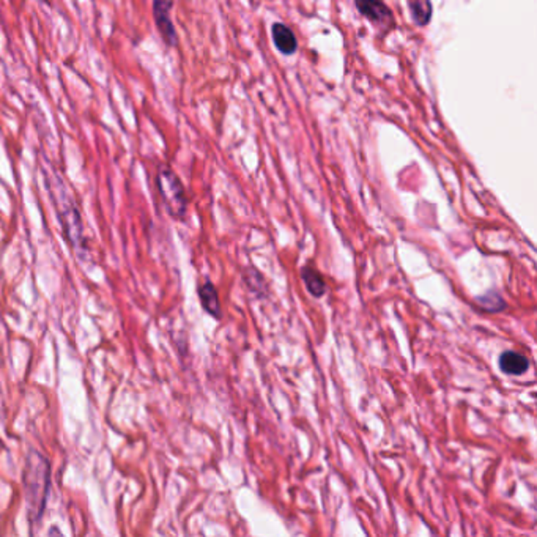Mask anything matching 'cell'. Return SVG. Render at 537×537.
<instances>
[{
    "label": "cell",
    "mask_w": 537,
    "mask_h": 537,
    "mask_svg": "<svg viewBox=\"0 0 537 537\" xmlns=\"http://www.w3.org/2000/svg\"><path fill=\"white\" fill-rule=\"evenodd\" d=\"M51 465L43 454L30 451L25 462L24 471V489H25V504L27 517L34 531L38 523H41L43 512H45L49 482H51Z\"/></svg>",
    "instance_id": "1"
},
{
    "label": "cell",
    "mask_w": 537,
    "mask_h": 537,
    "mask_svg": "<svg viewBox=\"0 0 537 537\" xmlns=\"http://www.w3.org/2000/svg\"><path fill=\"white\" fill-rule=\"evenodd\" d=\"M156 185L169 215L175 219H182L186 215L188 200H186L185 188L177 175H175L171 169L162 167L161 171L158 172Z\"/></svg>",
    "instance_id": "2"
},
{
    "label": "cell",
    "mask_w": 537,
    "mask_h": 537,
    "mask_svg": "<svg viewBox=\"0 0 537 537\" xmlns=\"http://www.w3.org/2000/svg\"><path fill=\"white\" fill-rule=\"evenodd\" d=\"M56 196V204L59 218L62 221L63 233L67 237L68 243L73 246L74 249H84L85 240H84V230H82V221H81V213L76 207L74 200L67 196L63 191H60V194Z\"/></svg>",
    "instance_id": "3"
},
{
    "label": "cell",
    "mask_w": 537,
    "mask_h": 537,
    "mask_svg": "<svg viewBox=\"0 0 537 537\" xmlns=\"http://www.w3.org/2000/svg\"><path fill=\"white\" fill-rule=\"evenodd\" d=\"M173 0H153V16H155V23L158 30L162 36V40L169 46H173L177 43V34H175L173 24L171 21V10Z\"/></svg>",
    "instance_id": "4"
},
{
    "label": "cell",
    "mask_w": 537,
    "mask_h": 537,
    "mask_svg": "<svg viewBox=\"0 0 537 537\" xmlns=\"http://www.w3.org/2000/svg\"><path fill=\"white\" fill-rule=\"evenodd\" d=\"M356 7L361 13H363L367 19H370L372 23L377 24H385L386 21L391 19V12L385 3L380 0H358Z\"/></svg>",
    "instance_id": "5"
},
{
    "label": "cell",
    "mask_w": 537,
    "mask_h": 537,
    "mask_svg": "<svg viewBox=\"0 0 537 537\" xmlns=\"http://www.w3.org/2000/svg\"><path fill=\"white\" fill-rule=\"evenodd\" d=\"M500 369L507 375H523L529 369V359L517 352H504L500 356Z\"/></svg>",
    "instance_id": "6"
},
{
    "label": "cell",
    "mask_w": 537,
    "mask_h": 537,
    "mask_svg": "<svg viewBox=\"0 0 537 537\" xmlns=\"http://www.w3.org/2000/svg\"><path fill=\"white\" fill-rule=\"evenodd\" d=\"M273 40H275L276 48L281 51L282 54H293L297 51V38H295L293 32L288 29L287 25L284 24H275L273 25Z\"/></svg>",
    "instance_id": "7"
},
{
    "label": "cell",
    "mask_w": 537,
    "mask_h": 537,
    "mask_svg": "<svg viewBox=\"0 0 537 537\" xmlns=\"http://www.w3.org/2000/svg\"><path fill=\"white\" fill-rule=\"evenodd\" d=\"M199 298L202 308H204L208 314L215 317V319L221 317V304H219L218 292L211 282H205L204 286L199 287Z\"/></svg>",
    "instance_id": "8"
},
{
    "label": "cell",
    "mask_w": 537,
    "mask_h": 537,
    "mask_svg": "<svg viewBox=\"0 0 537 537\" xmlns=\"http://www.w3.org/2000/svg\"><path fill=\"white\" fill-rule=\"evenodd\" d=\"M301 277H303V281L306 284V287H308L309 293L312 295L314 298H322L323 295L326 293V284H325V279H323L319 273H317L314 268L310 266H304L303 270H301Z\"/></svg>",
    "instance_id": "9"
},
{
    "label": "cell",
    "mask_w": 537,
    "mask_h": 537,
    "mask_svg": "<svg viewBox=\"0 0 537 537\" xmlns=\"http://www.w3.org/2000/svg\"><path fill=\"white\" fill-rule=\"evenodd\" d=\"M413 19L416 24L425 25L432 18V3L430 0H410Z\"/></svg>",
    "instance_id": "10"
},
{
    "label": "cell",
    "mask_w": 537,
    "mask_h": 537,
    "mask_svg": "<svg viewBox=\"0 0 537 537\" xmlns=\"http://www.w3.org/2000/svg\"><path fill=\"white\" fill-rule=\"evenodd\" d=\"M478 304L482 309L489 310V312H501L504 308H506V303H504L501 295L496 292H489L487 295H482L478 299Z\"/></svg>",
    "instance_id": "11"
}]
</instances>
